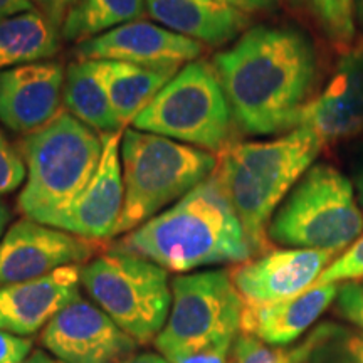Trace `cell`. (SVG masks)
Segmentation results:
<instances>
[{
    "instance_id": "3",
    "label": "cell",
    "mask_w": 363,
    "mask_h": 363,
    "mask_svg": "<svg viewBox=\"0 0 363 363\" xmlns=\"http://www.w3.org/2000/svg\"><path fill=\"white\" fill-rule=\"evenodd\" d=\"M323 142L298 126L269 142L227 145L214 177L233 203L252 254L269 247L267 227L284 197L313 167Z\"/></svg>"
},
{
    "instance_id": "29",
    "label": "cell",
    "mask_w": 363,
    "mask_h": 363,
    "mask_svg": "<svg viewBox=\"0 0 363 363\" xmlns=\"http://www.w3.org/2000/svg\"><path fill=\"white\" fill-rule=\"evenodd\" d=\"M337 311L343 320L350 321L363 331V286L358 283H343L338 286Z\"/></svg>"
},
{
    "instance_id": "4",
    "label": "cell",
    "mask_w": 363,
    "mask_h": 363,
    "mask_svg": "<svg viewBox=\"0 0 363 363\" xmlns=\"http://www.w3.org/2000/svg\"><path fill=\"white\" fill-rule=\"evenodd\" d=\"M27 180L19 195V211L44 224L81 194L96 172L103 138L71 113H59L21 145Z\"/></svg>"
},
{
    "instance_id": "33",
    "label": "cell",
    "mask_w": 363,
    "mask_h": 363,
    "mask_svg": "<svg viewBox=\"0 0 363 363\" xmlns=\"http://www.w3.org/2000/svg\"><path fill=\"white\" fill-rule=\"evenodd\" d=\"M225 6L238 9V11L249 12H272L279 7L281 0H219Z\"/></svg>"
},
{
    "instance_id": "20",
    "label": "cell",
    "mask_w": 363,
    "mask_h": 363,
    "mask_svg": "<svg viewBox=\"0 0 363 363\" xmlns=\"http://www.w3.org/2000/svg\"><path fill=\"white\" fill-rule=\"evenodd\" d=\"M182 67H143L98 61V72L123 130L142 113Z\"/></svg>"
},
{
    "instance_id": "16",
    "label": "cell",
    "mask_w": 363,
    "mask_h": 363,
    "mask_svg": "<svg viewBox=\"0 0 363 363\" xmlns=\"http://www.w3.org/2000/svg\"><path fill=\"white\" fill-rule=\"evenodd\" d=\"M66 72L57 62H33L0 71V121L34 133L56 118Z\"/></svg>"
},
{
    "instance_id": "12",
    "label": "cell",
    "mask_w": 363,
    "mask_h": 363,
    "mask_svg": "<svg viewBox=\"0 0 363 363\" xmlns=\"http://www.w3.org/2000/svg\"><path fill=\"white\" fill-rule=\"evenodd\" d=\"M101 160L93 179L69 206L49 217L44 225L89 240L113 238L125 202L123 167L120 155L123 131L101 133Z\"/></svg>"
},
{
    "instance_id": "15",
    "label": "cell",
    "mask_w": 363,
    "mask_h": 363,
    "mask_svg": "<svg viewBox=\"0 0 363 363\" xmlns=\"http://www.w3.org/2000/svg\"><path fill=\"white\" fill-rule=\"evenodd\" d=\"M298 126L321 142L353 138L363 131V40L353 43L338 59L330 83L301 111Z\"/></svg>"
},
{
    "instance_id": "5",
    "label": "cell",
    "mask_w": 363,
    "mask_h": 363,
    "mask_svg": "<svg viewBox=\"0 0 363 363\" xmlns=\"http://www.w3.org/2000/svg\"><path fill=\"white\" fill-rule=\"evenodd\" d=\"M217 162L206 150L125 128L121 138L125 202L113 238L131 233L158 216L163 207L179 202L214 175Z\"/></svg>"
},
{
    "instance_id": "35",
    "label": "cell",
    "mask_w": 363,
    "mask_h": 363,
    "mask_svg": "<svg viewBox=\"0 0 363 363\" xmlns=\"http://www.w3.org/2000/svg\"><path fill=\"white\" fill-rule=\"evenodd\" d=\"M123 363H170L163 355L158 353H140V355L130 357Z\"/></svg>"
},
{
    "instance_id": "34",
    "label": "cell",
    "mask_w": 363,
    "mask_h": 363,
    "mask_svg": "<svg viewBox=\"0 0 363 363\" xmlns=\"http://www.w3.org/2000/svg\"><path fill=\"white\" fill-rule=\"evenodd\" d=\"M34 11L33 4L29 0H0V19L6 17L17 16V13H24Z\"/></svg>"
},
{
    "instance_id": "23",
    "label": "cell",
    "mask_w": 363,
    "mask_h": 363,
    "mask_svg": "<svg viewBox=\"0 0 363 363\" xmlns=\"http://www.w3.org/2000/svg\"><path fill=\"white\" fill-rule=\"evenodd\" d=\"M145 12V0H78L62 24V35L81 44L120 26L140 21Z\"/></svg>"
},
{
    "instance_id": "17",
    "label": "cell",
    "mask_w": 363,
    "mask_h": 363,
    "mask_svg": "<svg viewBox=\"0 0 363 363\" xmlns=\"http://www.w3.org/2000/svg\"><path fill=\"white\" fill-rule=\"evenodd\" d=\"M79 266H66L43 278L0 286V330L33 335L62 308L79 298Z\"/></svg>"
},
{
    "instance_id": "19",
    "label": "cell",
    "mask_w": 363,
    "mask_h": 363,
    "mask_svg": "<svg viewBox=\"0 0 363 363\" xmlns=\"http://www.w3.org/2000/svg\"><path fill=\"white\" fill-rule=\"evenodd\" d=\"M147 12L163 27L203 45H222L247 29V13L219 0H145Z\"/></svg>"
},
{
    "instance_id": "2",
    "label": "cell",
    "mask_w": 363,
    "mask_h": 363,
    "mask_svg": "<svg viewBox=\"0 0 363 363\" xmlns=\"http://www.w3.org/2000/svg\"><path fill=\"white\" fill-rule=\"evenodd\" d=\"M118 249L174 272L246 262L252 256L244 227L214 175L131 230Z\"/></svg>"
},
{
    "instance_id": "18",
    "label": "cell",
    "mask_w": 363,
    "mask_h": 363,
    "mask_svg": "<svg viewBox=\"0 0 363 363\" xmlns=\"http://www.w3.org/2000/svg\"><path fill=\"white\" fill-rule=\"evenodd\" d=\"M338 284H313L296 296L274 305L244 306L240 331L267 345L284 347L305 335L337 299Z\"/></svg>"
},
{
    "instance_id": "8",
    "label": "cell",
    "mask_w": 363,
    "mask_h": 363,
    "mask_svg": "<svg viewBox=\"0 0 363 363\" xmlns=\"http://www.w3.org/2000/svg\"><path fill=\"white\" fill-rule=\"evenodd\" d=\"M233 120L214 66L192 61L163 86L131 125L135 130L220 153L227 147Z\"/></svg>"
},
{
    "instance_id": "26",
    "label": "cell",
    "mask_w": 363,
    "mask_h": 363,
    "mask_svg": "<svg viewBox=\"0 0 363 363\" xmlns=\"http://www.w3.org/2000/svg\"><path fill=\"white\" fill-rule=\"evenodd\" d=\"M313 16L331 43L350 48L355 40V0H308Z\"/></svg>"
},
{
    "instance_id": "21",
    "label": "cell",
    "mask_w": 363,
    "mask_h": 363,
    "mask_svg": "<svg viewBox=\"0 0 363 363\" xmlns=\"http://www.w3.org/2000/svg\"><path fill=\"white\" fill-rule=\"evenodd\" d=\"M59 43V27L35 9L0 19V71L52 57Z\"/></svg>"
},
{
    "instance_id": "27",
    "label": "cell",
    "mask_w": 363,
    "mask_h": 363,
    "mask_svg": "<svg viewBox=\"0 0 363 363\" xmlns=\"http://www.w3.org/2000/svg\"><path fill=\"white\" fill-rule=\"evenodd\" d=\"M363 278V234L331 261L315 284L353 283Z\"/></svg>"
},
{
    "instance_id": "14",
    "label": "cell",
    "mask_w": 363,
    "mask_h": 363,
    "mask_svg": "<svg viewBox=\"0 0 363 363\" xmlns=\"http://www.w3.org/2000/svg\"><path fill=\"white\" fill-rule=\"evenodd\" d=\"M203 44L152 22L135 21L78 44L79 61H120L143 67H182L197 61Z\"/></svg>"
},
{
    "instance_id": "31",
    "label": "cell",
    "mask_w": 363,
    "mask_h": 363,
    "mask_svg": "<svg viewBox=\"0 0 363 363\" xmlns=\"http://www.w3.org/2000/svg\"><path fill=\"white\" fill-rule=\"evenodd\" d=\"M33 350L29 338L16 337L0 330V363H22Z\"/></svg>"
},
{
    "instance_id": "10",
    "label": "cell",
    "mask_w": 363,
    "mask_h": 363,
    "mask_svg": "<svg viewBox=\"0 0 363 363\" xmlns=\"http://www.w3.org/2000/svg\"><path fill=\"white\" fill-rule=\"evenodd\" d=\"M40 342L62 363H123L136 348L101 308L81 296L45 325Z\"/></svg>"
},
{
    "instance_id": "28",
    "label": "cell",
    "mask_w": 363,
    "mask_h": 363,
    "mask_svg": "<svg viewBox=\"0 0 363 363\" xmlns=\"http://www.w3.org/2000/svg\"><path fill=\"white\" fill-rule=\"evenodd\" d=\"M26 177L24 158L0 131V195L19 189Z\"/></svg>"
},
{
    "instance_id": "6",
    "label": "cell",
    "mask_w": 363,
    "mask_h": 363,
    "mask_svg": "<svg viewBox=\"0 0 363 363\" xmlns=\"http://www.w3.org/2000/svg\"><path fill=\"white\" fill-rule=\"evenodd\" d=\"M363 234L353 184L328 163L313 165L294 185L267 227L281 246L342 254Z\"/></svg>"
},
{
    "instance_id": "11",
    "label": "cell",
    "mask_w": 363,
    "mask_h": 363,
    "mask_svg": "<svg viewBox=\"0 0 363 363\" xmlns=\"http://www.w3.org/2000/svg\"><path fill=\"white\" fill-rule=\"evenodd\" d=\"M94 240L39 224L16 222L0 240V286L24 283L66 266L89 261L96 252Z\"/></svg>"
},
{
    "instance_id": "36",
    "label": "cell",
    "mask_w": 363,
    "mask_h": 363,
    "mask_svg": "<svg viewBox=\"0 0 363 363\" xmlns=\"http://www.w3.org/2000/svg\"><path fill=\"white\" fill-rule=\"evenodd\" d=\"M22 363H62V362L61 360H54V358L49 357L48 353L43 352V350H35V352L30 353V355L27 357Z\"/></svg>"
},
{
    "instance_id": "9",
    "label": "cell",
    "mask_w": 363,
    "mask_h": 363,
    "mask_svg": "<svg viewBox=\"0 0 363 363\" xmlns=\"http://www.w3.org/2000/svg\"><path fill=\"white\" fill-rule=\"evenodd\" d=\"M244 303L224 269L177 276L172 281L169 320L155 338L165 358L211 345L234 342L240 333Z\"/></svg>"
},
{
    "instance_id": "25",
    "label": "cell",
    "mask_w": 363,
    "mask_h": 363,
    "mask_svg": "<svg viewBox=\"0 0 363 363\" xmlns=\"http://www.w3.org/2000/svg\"><path fill=\"white\" fill-rule=\"evenodd\" d=\"M313 347V331L294 347H274L240 331L234 340L230 363H310Z\"/></svg>"
},
{
    "instance_id": "13",
    "label": "cell",
    "mask_w": 363,
    "mask_h": 363,
    "mask_svg": "<svg viewBox=\"0 0 363 363\" xmlns=\"http://www.w3.org/2000/svg\"><path fill=\"white\" fill-rule=\"evenodd\" d=\"M335 256L337 252L316 249H279L240 262L229 272L244 306L259 308L306 291Z\"/></svg>"
},
{
    "instance_id": "24",
    "label": "cell",
    "mask_w": 363,
    "mask_h": 363,
    "mask_svg": "<svg viewBox=\"0 0 363 363\" xmlns=\"http://www.w3.org/2000/svg\"><path fill=\"white\" fill-rule=\"evenodd\" d=\"M315 347L310 363H363V331L335 323L313 330Z\"/></svg>"
},
{
    "instance_id": "39",
    "label": "cell",
    "mask_w": 363,
    "mask_h": 363,
    "mask_svg": "<svg viewBox=\"0 0 363 363\" xmlns=\"http://www.w3.org/2000/svg\"><path fill=\"white\" fill-rule=\"evenodd\" d=\"M355 21L363 29V0H355Z\"/></svg>"
},
{
    "instance_id": "32",
    "label": "cell",
    "mask_w": 363,
    "mask_h": 363,
    "mask_svg": "<svg viewBox=\"0 0 363 363\" xmlns=\"http://www.w3.org/2000/svg\"><path fill=\"white\" fill-rule=\"evenodd\" d=\"M35 7V11L43 13L48 21H51L54 26L62 29L67 13L78 0H29Z\"/></svg>"
},
{
    "instance_id": "1",
    "label": "cell",
    "mask_w": 363,
    "mask_h": 363,
    "mask_svg": "<svg viewBox=\"0 0 363 363\" xmlns=\"http://www.w3.org/2000/svg\"><path fill=\"white\" fill-rule=\"evenodd\" d=\"M212 66L244 133L267 136L298 128L316 83V52L301 30L252 27L216 54Z\"/></svg>"
},
{
    "instance_id": "7",
    "label": "cell",
    "mask_w": 363,
    "mask_h": 363,
    "mask_svg": "<svg viewBox=\"0 0 363 363\" xmlns=\"http://www.w3.org/2000/svg\"><path fill=\"white\" fill-rule=\"evenodd\" d=\"M81 284L94 303L136 343H150L169 320V271L138 254H101L81 269Z\"/></svg>"
},
{
    "instance_id": "30",
    "label": "cell",
    "mask_w": 363,
    "mask_h": 363,
    "mask_svg": "<svg viewBox=\"0 0 363 363\" xmlns=\"http://www.w3.org/2000/svg\"><path fill=\"white\" fill-rule=\"evenodd\" d=\"M234 342L217 343L211 347L201 348V350H194L187 353H179L167 358L170 363H230L229 353L233 350Z\"/></svg>"
},
{
    "instance_id": "22",
    "label": "cell",
    "mask_w": 363,
    "mask_h": 363,
    "mask_svg": "<svg viewBox=\"0 0 363 363\" xmlns=\"http://www.w3.org/2000/svg\"><path fill=\"white\" fill-rule=\"evenodd\" d=\"M62 99L74 118L94 131L123 130L98 72V61H78L67 67Z\"/></svg>"
},
{
    "instance_id": "37",
    "label": "cell",
    "mask_w": 363,
    "mask_h": 363,
    "mask_svg": "<svg viewBox=\"0 0 363 363\" xmlns=\"http://www.w3.org/2000/svg\"><path fill=\"white\" fill-rule=\"evenodd\" d=\"M355 187H357V201L358 206H360L362 212H363V158L358 165L357 174H355Z\"/></svg>"
},
{
    "instance_id": "38",
    "label": "cell",
    "mask_w": 363,
    "mask_h": 363,
    "mask_svg": "<svg viewBox=\"0 0 363 363\" xmlns=\"http://www.w3.org/2000/svg\"><path fill=\"white\" fill-rule=\"evenodd\" d=\"M9 219H11V212H9L6 203L0 201V238H2L4 230H6V225H7Z\"/></svg>"
}]
</instances>
